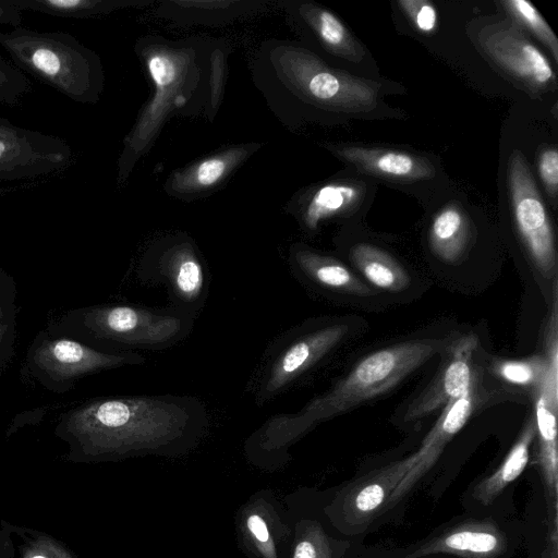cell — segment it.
<instances>
[{
    "label": "cell",
    "instance_id": "f546056e",
    "mask_svg": "<svg viewBox=\"0 0 558 558\" xmlns=\"http://www.w3.org/2000/svg\"><path fill=\"white\" fill-rule=\"evenodd\" d=\"M227 56V46L214 41L209 57L208 99L205 112L210 121L221 105L226 83Z\"/></svg>",
    "mask_w": 558,
    "mask_h": 558
},
{
    "label": "cell",
    "instance_id": "5b68a950",
    "mask_svg": "<svg viewBox=\"0 0 558 558\" xmlns=\"http://www.w3.org/2000/svg\"><path fill=\"white\" fill-rule=\"evenodd\" d=\"M192 418L172 398H118L94 402L70 417L72 430L100 445L158 441L178 436Z\"/></svg>",
    "mask_w": 558,
    "mask_h": 558
},
{
    "label": "cell",
    "instance_id": "74e56055",
    "mask_svg": "<svg viewBox=\"0 0 558 558\" xmlns=\"http://www.w3.org/2000/svg\"><path fill=\"white\" fill-rule=\"evenodd\" d=\"M33 558H46V557H44V556H36V557H33Z\"/></svg>",
    "mask_w": 558,
    "mask_h": 558
},
{
    "label": "cell",
    "instance_id": "d6a6232c",
    "mask_svg": "<svg viewBox=\"0 0 558 558\" xmlns=\"http://www.w3.org/2000/svg\"><path fill=\"white\" fill-rule=\"evenodd\" d=\"M537 171L548 195L555 201L558 191V150L544 148L537 157Z\"/></svg>",
    "mask_w": 558,
    "mask_h": 558
},
{
    "label": "cell",
    "instance_id": "484cf974",
    "mask_svg": "<svg viewBox=\"0 0 558 558\" xmlns=\"http://www.w3.org/2000/svg\"><path fill=\"white\" fill-rule=\"evenodd\" d=\"M469 240V221L463 210L450 204L434 217L429 229V245L434 254L445 263L461 258Z\"/></svg>",
    "mask_w": 558,
    "mask_h": 558
},
{
    "label": "cell",
    "instance_id": "277c9868",
    "mask_svg": "<svg viewBox=\"0 0 558 558\" xmlns=\"http://www.w3.org/2000/svg\"><path fill=\"white\" fill-rule=\"evenodd\" d=\"M0 46L20 71L74 102L99 101L105 84L101 60L73 35L19 26L0 31Z\"/></svg>",
    "mask_w": 558,
    "mask_h": 558
},
{
    "label": "cell",
    "instance_id": "4fadbf2b",
    "mask_svg": "<svg viewBox=\"0 0 558 558\" xmlns=\"http://www.w3.org/2000/svg\"><path fill=\"white\" fill-rule=\"evenodd\" d=\"M507 538L492 520H466L432 535L407 558H423L436 554L462 558H497L507 549Z\"/></svg>",
    "mask_w": 558,
    "mask_h": 558
},
{
    "label": "cell",
    "instance_id": "d4e9b609",
    "mask_svg": "<svg viewBox=\"0 0 558 558\" xmlns=\"http://www.w3.org/2000/svg\"><path fill=\"white\" fill-rule=\"evenodd\" d=\"M165 268L178 295L195 301L203 293L205 272L191 241H177L163 255Z\"/></svg>",
    "mask_w": 558,
    "mask_h": 558
},
{
    "label": "cell",
    "instance_id": "7402d4cb",
    "mask_svg": "<svg viewBox=\"0 0 558 558\" xmlns=\"http://www.w3.org/2000/svg\"><path fill=\"white\" fill-rule=\"evenodd\" d=\"M535 436L536 424L534 416H531L502 463L474 486L472 496L475 500L484 506H489L509 484L522 474L529 463L530 449Z\"/></svg>",
    "mask_w": 558,
    "mask_h": 558
},
{
    "label": "cell",
    "instance_id": "ba28073f",
    "mask_svg": "<svg viewBox=\"0 0 558 558\" xmlns=\"http://www.w3.org/2000/svg\"><path fill=\"white\" fill-rule=\"evenodd\" d=\"M481 51L508 76L531 92L556 86V73L546 56L509 21L486 25L475 35Z\"/></svg>",
    "mask_w": 558,
    "mask_h": 558
},
{
    "label": "cell",
    "instance_id": "d6986e66",
    "mask_svg": "<svg viewBox=\"0 0 558 558\" xmlns=\"http://www.w3.org/2000/svg\"><path fill=\"white\" fill-rule=\"evenodd\" d=\"M363 189L351 181H331L299 192L286 206L308 231L330 218L351 209L362 197Z\"/></svg>",
    "mask_w": 558,
    "mask_h": 558
},
{
    "label": "cell",
    "instance_id": "44dd1931",
    "mask_svg": "<svg viewBox=\"0 0 558 558\" xmlns=\"http://www.w3.org/2000/svg\"><path fill=\"white\" fill-rule=\"evenodd\" d=\"M262 1L170 0L160 3L157 14L178 25L220 26L258 11Z\"/></svg>",
    "mask_w": 558,
    "mask_h": 558
},
{
    "label": "cell",
    "instance_id": "8992f818",
    "mask_svg": "<svg viewBox=\"0 0 558 558\" xmlns=\"http://www.w3.org/2000/svg\"><path fill=\"white\" fill-rule=\"evenodd\" d=\"M508 187L518 234L537 270L547 279L557 270L555 233L545 203L520 150L508 161Z\"/></svg>",
    "mask_w": 558,
    "mask_h": 558
},
{
    "label": "cell",
    "instance_id": "3957f363",
    "mask_svg": "<svg viewBox=\"0 0 558 558\" xmlns=\"http://www.w3.org/2000/svg\"><path fill=\"white\" fill-rule=\"evenodd\" d=\"M444 345L437 339H416L377 350L363 357L324 396L300 413L278 415L268 423L275 437H294L315 423L350 411L400 384Z\"/></svg>",
    "mask_w": 558,
    "mask_h": 558
},
{
    "label": "cell",
    "instance_id": "ac0fdd59",
    "mask_svg": "<svg viewBox=\"0 0 558 558\" xmlns=\"http://www.w3.org/2000/svg\"><path fill=\"white\" fill-rule=\"evenodd\" d=\"M347 325L327 326L299 338L290 344L270 367L265 393L272 395L286 387L333 349L347 335Z\"/></svg>",
    "mask_w": 558,
    "mask_h": 558
},
{
    "label": "cell",
    "instance_id": "8fae6325",
    "mask_svg": "<svg viewBox=\"0 0 558 558\" xmlns=\"http://www.w3.org/2000/svg\"><path fill=\"white\" fill-rule=\"evenodd\" d=\"M259 147L258 143H244L219 149L171 172L163 190L169 196L187 202L203 197L221 186Z\"/></svg>",
    "mask_w": 558,
    "mask_h": 558
},
{
    "label": "cell",
    "instance_id": "d590c367",
    "mask_svg": "<svg viewBox=\"0 0 558 558\" xmlns=\"http://www.w3.org/2000/svg\"><path fill=\"white\" fill-rule=\"evenodd\" d=\"M22 11L9 0H0V26L19 27L22 24Z\"/></svg>",
    "mask_w": 558,
    "mask_h": 558
},
{
    "label": "cell",
    "instance_id": "836d02e7",
    "mask_svg": "<svg viewBox=\"0 0 558 558\" xmlns=\"http://www.w3.org/2000/svg\"><path fill=\"white\" fill-rule=\"evenodd\" d=\"M322 541L323 537L317 535L299 542L293 558H331L328 546Z\"/></svg>",
    "mask_w": 558,
    "mask_h": 558
},
{
    "label": "cell",
    "instance_id": "4316f807",
    "mask_svg": "<svg viewBox=\"0 0 558 558\" xmlns=\"http://www.w3.org/2000/svg\"><path fill=\"white\" fill-rule=\"evenodd\" d=\"M20 11L29 10L64 19H90L134 5L130 0H9Z\"/></svg>",
    "mask_w": 558,
    "mask_h": 558
},
{
    "label": "cell",
    "instance_id": "e0dca14e",
    "mask_svg": "<svg viewBox=\"0 0 558 558\" xmlns=\"http://www.w3.org/2000/svg\"><path fill=\"white\" fill-rule=\"evenodd\" d=\"M327 147L339 159L374 175L415 181L430 179L435 174L428 160L404 150L355 145Z\"/></svg>",
    "mask_w": 558,
    "mask_h": 558
},
{
    "label": "cell",
    "instance_id": "e575fe53",
    "mask_svg": "<svg viewBox=\"0 0 558 558\" xmlns=\"http://www.w3.org/2000/svg\"><path fill=\"white\" fill-rule=\"evenodd\" d=\"M546 546L543 558H558V512L547 513Z\"/></svg>",
    "mask_w": 558,
    "mask_h": 558
},
{
    "label": "cell",
    "instance_id": "f1b7e54d",
    "mask_svg": "<svg viewBox=\"0 0 558 558\" xmlns=\"http://www.w3.org/2000/svg\"><path fill=\"white\" fill-rule=\"evenodd\" d=\"M504 9L519 25L531 32L550 51L558 61V39L551 27L537 9L526 0H506L500 2Z\"/></svg>",
    "mask_w": 558,
    "mask_h": 558
},
{
    "label": "cell",
    "instance_id": "8d00e7d4",
    "mask_svg": "<svg viewBox=\"0 0 558 558\" xmlns=\"http://www.w3.org/2000/svg\"><path fill=\"white\" fill-rule=\"evenodd\" d=\"M247 526L250 531L253 533V535L259 541V542H267L268 541V530L266 526L265 521L257 514H252L247 519Z\"/></svg>",
    "mask_w": 558,
    "mask_h": 558
},
{
    "label": "cell",
    "instance_id": "5bb4252c",
    "mask_svg": "<svg viewBox=\"0 0 558 558\" xmlns=\"http://www.w3.org/2000/svg\"><path fill=\"white\" fill-rule=\"evenodd\" d=\"M474 408L473 391L448 402L440 416L426 435L418 450L414 453L415 461L395 489L389 509L404 498L414 485L430 470L445 447L462 429Z\"/></svg>",
    "mask_w": 558,
    "mask_h": 558
},
{
    "label": "cell",
    "instance_id": "52a82bcc",
    "mask_svg": "<svg viewBox=\"0 0 558 558\" xmlns=\"http://www.w3.org/2000/svg\"><path fill=\"white\" fill-rule=\"evenodd\" d=\"M72 161L73 149L65 140L0 118V184L43 180Z\"/></svg>",
    "mask_w": 558,
    "mask_h": 558
},
{
    "label": "cell",
    "instance_id": "7a4b0ae2",
    "mask_svg": "<svg viewBox=\"0 0 558 558\" xmlns=\"http://www.w3.org/2000/svg\"><path fill=\"white\" fill-rule=\"evenodd\" d=\"M213 41L190 38L180 41L146 36L135 51L151 84V94L123 140L118 159L117 184L122 186L173 113L206 112L209 57Z\"/></svg>",
    "mask_w": 558,
    "mask_h": 558
},
{
    "label": "cell",
    "instance_id": "4dcf8cb0",
    "mask_svg": "<svg viewBox=\"0 0 558 558\" xmlns=\"http://www.w3.org/2000/svg\"><path fill=\"white\" fill-rule=\"evenodd\" d=\"M31 89L32 84L25 73L0 54V105L17 106Z\"/></svg>",
    "mask_w": 558,
    "mask_h": 558
},
{
    "label": "cell",
    "instance_id": "2e32d148",
    "mask_svg": "<svg viewBox=\"0 0 558 558\" xmlns=\"http://www.w3.org/2000/svg\"><path fill=\"white\" fill-rule=\"evenodd\" d=\"M536 450L534 463L542 477L547 513L558 512L557 412L558 390L546 384L534 390Z\"/></svg>",
    "mask_w": 558,
    "mask_h": 558
},
{
    "label": "cell",
    "instance_id": "30bf717a",
    "mask_svg": "<svg viewBox=\"0 0 558 558\" xmlns=\"http://www.w3.org/2000/svg\"><path fill=\"white\" fill-rule=\"evenodd\" d=\"M477 342L476 336L469 333L448 343L436 378L410 403L404 416L407 421L429 415L473 391L472 356Z\"/></svg>",
    "mask_w": 558,
    "mask_h": 558
},
{
    "label": "cell",
    "instance_id": "9c48e42d",
    "mask_svg": "<svg viewBox=\"0 0 558 558\" xmlns=\"http://www.w3.org/2000/svg\"><path fill=\"white\" fill-rule=\"evenodd\" d=\"M414 461L413 453L354 480L342 490L337 507L344 533H363L378 515L389 509L395 489Z\"/></svg>",
    "mask_w": 558,
    "mask_h": 558
},
{
    "label": "cell",
    "instance_id": "603a6c76",
    "mask_svg": "<svg viewBox=\"0 0 558 558\" xmlns=\"http://www.w3.org/2000/svg\"><path fill=\"white\" fill-rule=\"evenodd\" d=\"M296 266L314 282L340 292L368 296L373 290L341 262L313 252L302 245L293 248Z\"/></svg>",
    "mask_w": 558,
    "mask_h": 558
},
{
    "label": "cell",
    "instance_id": "1f68e13d",
    "mask_svg": "<svg viewBox=\"0 0 558 558\" xmlns=\"http://www.w3.org/2000/svg\"><path fill=\"white\" fill-rule=\"evenodd\" d=\"M398 4L420 32L429 34L436 29L438 14L432 2L425 0H401L398 1Z\"/></svg>",
    "mask_w": 558,
    "mask_h": 558
},
{
    "label": "cell",
    "instance_id": "83f0119b",
    "mask_svg": "<svg viewBox=\"0 0 558 558\" xmlns=\"http://www.w3.org/2000/svg\"><path fill=\"white\" fill-rule=\"evenodd\" d=\"M551 367L545 356H532L523 360H497L493 372L501 379L518 386L536 390L546 379Z\"/></svg>",
    "mask_w": 558,
    "mask_h": 558
},
{
    "label": "cell",
    "instance_id": "6da1fadb",
    "mask_svg": "<svg viewBox=\"0 0 558 558\" xmlns=\"http://www.w3.org/2000/svg\"><path fill=\"white\" fill-rule=\"evenodd\" d=\"M253 81L268 107L287 126L306 109L335 113H368L378 102V85L329 66L303 45L265 41L252 65Z\"/></svg>",
    "mask_w": 558,
    "mask_h": 558
},
{
    "label": "cell",
    "instance_id": "cb8c5ba5",
    "mask_svg": "<svg viewBox=\"0 0 558 558\" xmlns=\"http://www.w3.org/2000/svg\"><path fill=\"white\" fill-rule=\"evenodd\" d=\"M351 259L360 272L375 287L389 292H401L410 286L405 269L381 248L360 243L350 252Z\"/></svg>",
    "mask_w": 558,
    "mask_h": 558
},
{
    "label": "cell",
    "instance_id": "9a60e30c",
    "mask_svg": "<svg viewBox=\"0 0 558 558\" xmlns=\"http://www.w3.org/2000/svg\"><path fill=\"white\" fill-rule=\"evenodd\" d=\"M283 5L293 28L315 39L329 53L351 62L364 58L361 44L328 9L308 1H286Z\"/></svg>",
    "mask_w": 558,
    "mask_h": 558
},
{
    "label": "cell",
    "instance_id": "7c38bea8",
    "mask_svg": "<svg viewBox=\"0 0 558 558\" xmlns=\"http://www.w3.org/2000/svg\"><path fill=\"white\" fill-rule=\"evenodd\" d=\"M88 324L104 337L144 345L167 343L182 329L178 317L157 315L131 306L95 310L88 315Z\"/></svg>",
    "mask_w": 558,
    "mask_h": 558
},
{
    "label": "cell",
    "instance_id": "ffe728a7",
    "mask_svg": "<svg viewBox=\"0 0 558 558\" xmlns=\"http://www.w3.org/2000/svg\"><path fill=\"white\" fill-rule=\"evenodd\" d=\"M35 362L50 376L64 379L118 366L124 364L126 359L95 351L80 342L60 339L43 344L36 352Z\"/></svg>",
    "mask_w": 558,
    "mask_h": 558
}]
</instances>
